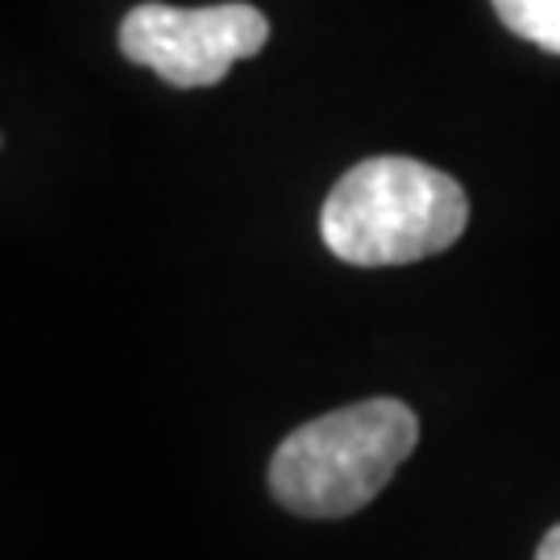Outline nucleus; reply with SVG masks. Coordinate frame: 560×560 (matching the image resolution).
Here are the masks:
<instances>
[{
	"mask_svg": "<svg viewBox=\"0 0 560 560\" xmlns=\"http://www.w3.org/2000/svg\"><path fill=\"white\" fill-rule=\"evenodd\" d=\"M270 38V21L254 4H138L120 21V55L150 67L171 88H212L229 67L254 59Z\"/></svg>",
	"mask_w": 560,
	"mask_h": 560,
	"instance_id": "obj_3",
	"label": "nucleus"
},
{
	"mask_svg": "<svg viewBox=\"0 0 560 560\" xmlns=\"http://www.w3.org/2000/svg\"><path fill=\"white\" fill-rule=\"evenodd\" d=\"M536 560H560V523L548 527V536H544L540 548H536Z\"/></svg>",
	"mask_w": 560,
	"mask_h": 560,
	"instance_id": "obj_5",
	"label": "nucleus"
},
{
	"mask_svg": "<svg viewBox=\"0 0 560 560\" xmlns=\"http://www.w3.org/2000/svg\"><path fill=\"white\" fill-rule=\"evenodd\" d=\"M469 224V196L453 175L399 154L358 162L320 212L324 245L349 266H407L444 254Z\"/></svg>",
	"mask_w": 560,
	"mask_h": 560,
	"instance_id": "obj_1",
	"label": "nucleus"
},
{
	"mask_svg": "<svg viewBox=\"0 0 560 560\" xmlns=\"http://www.w3.org/2000/svg\"><path fill=\"white\" fill-rule=\"evenodd\" d=\"M420 420L399 399H365L295 428L275 448L270 494L303 520H345L382 494L411 448Z\"/></svg>",
	"mask_w": 560,
	"mask_h": 560,
	"instance_id": "obj_2",
	"label": "nucleus"
},
{
	"mask_svg": "<svg viewBox=\"0 0 560 560\" xmlns=\"http://www.w3.org/2000/svg\"><path fill=\"white\" fill-rule=\"evenodd\" d=\"M490 4L515 38H527L548 55H560V0H490Z\"/></svg>",
	"mask_w": 560,
	"mask_h": 560,
	"instance_id": "obj_4",
	"label": "nucleus"
}]
</instances>
